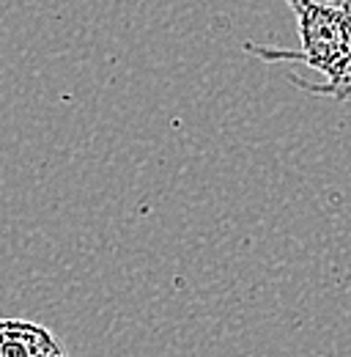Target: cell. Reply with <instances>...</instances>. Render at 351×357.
<instances>
[{"mask_svg": "<svg viewBox=\"0 0 351 357\" xmlns=\"http://www.w3.org/2000/svg\"><path fill=\"white\" fill-rule=\"evenodd\" d=\"M324 3H335V6H351V0H324Z\"/></svg>", "mask_w": 351, "mask_h": 357, "instance_id": "cell-3", "label": "cell"}, {"mask_svg": "<svg viewBox=\"0 0 351 357\" xmlns=\"http://www.w3.org/2000/svg\"><path fill=\"white\" fill-rule=\"evenodd\" d=\"M63 344L36 321L0 316V357H63Z\"/></svg>", "mask_w": 351, "mask_h": 357, "instance_id": "cell-2", "label": "cell"}, {"mask_svg": "<svg viewBox=\"0 0 351 357\" xmlns=\"http://www.w3.org/2000/svg\"><path fill=\"white\" fill-rule=\"evenodd\" d=\"M288 6L297 14L299 50L263 47L253 42H244V50L269 63H305L324 75V83H310L305 77L288 75L297 89L313 96L351 102V6H335L324 0H288Z\"/></svg>", "mask_w": 351, "mask_h": 357, "instance_id": "cell-1", "label": "cell"}]
</instances>
